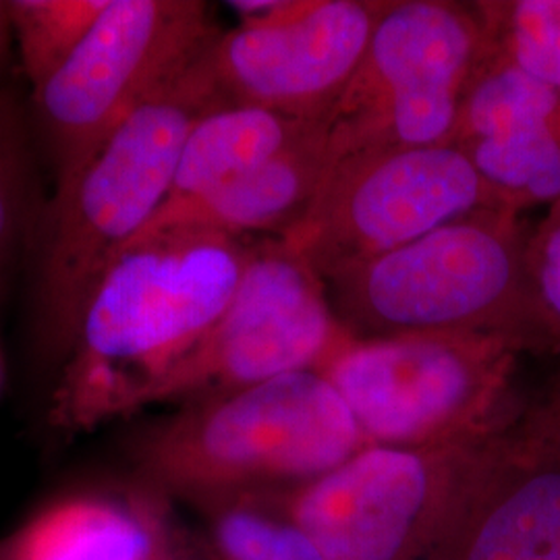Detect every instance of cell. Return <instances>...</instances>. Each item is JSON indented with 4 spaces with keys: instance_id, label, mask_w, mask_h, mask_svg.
Segmentation results:
<instances>
[{
    "instance_id": "6da1fadb",
    "label": "cell",
    "mask_w": 560,
    "mask_h": 560,
    "mask_svg": "<svg viewBox=\"0 0 560 560\" xmlns=\"http://www.w3.org/2000/svg\"><path fill=\"white\" fill-rule=\"evenodd\" d=\"M249 243L198 233L131 241L83 305L52 423L85 432L143 409L154 384L221 318Z\"/></svg>"
},
{
    "instance_id": "7a4b0ae2",
    "label": "cell",
    "mask_w": 560,
    "mask_h": 560,
    "mask_svg": "<svg viewBox=\"0 0 560 560\" xmlns=\"http://www.w3.org/2000/svg\"><path fill=\"white\" fill-rule=\"evenodd\" d=\"M370 446L318 370L179 405L131 442L138 481L191 511L316 480Z\"/></svg>"
},
{
    "instance_id": "3957f363",
    "label": "cell",
    "mask_w": 560,
    "mask_h": 560,
    "mask_svg": "<svg viewBox=\"0 0 560 560\" xmlns=\"http://www.w3.org/2000/svg\"><path fill=\"white\" fill-rule=\"evenodd\" d=\"M208 48L141 102L52 200L38 307L46 337L65 353L106 266L168 198L191 129L229 104L212 75Z\"/></svg>"
},
{
    "instance_id": "277c9868",
    "label": "cell",
    "mask_w": 560,
    "mask_h": 560,
    "mask_svg": "<svg viewBox=\"0 0 560 560\" xmlns=\"http://www.w3.org/2000/svg\"><path fill=\"white\" fill-rule=\"evenodd\" d=\"M513 208H486L324 280L353 339L499 335L523 353L525 245Z\"/></svg>"
},
{
    "instance_id": "5b68a950",
    "label": "cell",
    "mask_w": 560,
    "mask_h": 560,
    "mask_svg": "<svg viewBox=\"0 0 560 560\" xmlns=\"http://www.w3.org/2000/svg\"><path fill=\"white\" fill-rule=\"evenodd\" d=\"M520 347L499 335L430 332L351 339L322 365L372 446L476 441L521 405Z\"/></svg>"
},
{
    "instance_id": "8992f818",
    "label": "cell",
    "mask_w": 560,
    "mask_h": 560,
    "mask_svg": "<svg viewBox=\"0 0 560 560\" xmlns=\"http://www.w3.org/2000/svg\"><path fill=\"white\" fill-rule=\"evenodd\" d=\"M490 30L478 2L386 0L360 69L328 117L335 161L455 143Z\"/></svg>"
},
{
    "instance_id": "52a82bcc",
    "label": "cell",
    "mask_w": 560,
    "mask_h": 560,
    "mask_svg": "<svg viewBox=\"0 0 560 560\" xmlns=\"http://www.w3.org/2000/svg\"><path fill=\"white\" fill-rule=\"evenodd\" d=\"M219 34L200 0H110L71 59L34 90L55 196L141 102Z\"/></svg>"
},
{
    "instance_id": "ba28073f",
    "label": "cell",
    "mask_w": 560,
    "mask_h": 560,
    "mask_svg": "<svg viewBox=\"0 0 560 560\" xmlns=\"http://www.w3.org/2000/svg\"><path fill=\"white\" fill-rule=\"evenodd\" d=\"M486 208H509L459 145L381 148L337 159L279 240L322 280Z\"/></svg>"
},
{
    "instance_id": "9c48e42d",
    "label": "cell",
    "mask_w": 560,
    "mask_h": 560,
    "mask_svg": "<svg viewBox=\"0 0 560 560\" xmlns=\"http://www.w3.org/2000/svg\"><path fill=\"white\" fill-rule=\"evenodd\" d=\"M351 339L310 261L279 237L252 241L221 318L154 384L143 409L179 407L320 370Z\"/></svg>"
},
{
    "instance_id": "30bf717a",
    "label": "cell",
    "mask_w": 560,
    "mask_h": 560,
    "mask_svg": "<svg viewBox=\"0 0 560 560\" xmlns=\"http://www.w3.org/2000/svg\"><path fill=\"white\" fill-rule=\"evenodd\" d=\"M483 436L432 448L370 444L316 480L266 494L326 560H423Z\"/></svg>"
},
{
    "instance_id": "8fae6325",
    "label": "cell",
    "mask_w": 560,
    "mask_h": 560,
    "mask_svg": "<svg viewBox=\"0 0 560 560\" xmlns=\"http://www.w3.org/2000/svg\"><path fill=\"white\" fill-rule=\"evenodd\" d=\"M423 560H560V407L546 390L481 439Z\"/></svg>"
},
{
    "instance_id": "7c38bea8",
    "label": "cell",
    "mask_w": 560,
    "mask_h": 560,
    "mask_svg": "<svg viewBox=\"0 0 560 560\" xmlns=\"http://www.w3.org/2000/svg\"><path fill=\"white\" fill-rule=\"evenodd\" d=\"M386 0H295L272 23L237 25L208 48L222 98L328 120L360 69Z\"/></svg>"
},
{
    "instance_id": "4fadbf2b",
    "label": "cell",
    "mask_w": 560,
    "mask_h": 560,
    "mask_svg": "<svg viewBox=\"0 0 560 560\" xmlns=\"http://www.w3.org/2000/svg\"><path fill=\"white\" fill-rule=\"evenodd\" d=\"M332 164L328 120H314L275 159L198 203L150 222L136 240L162 233L235 241L280 237L301 221Z\"/></svg>"
},
{
    "instance_id": "5bb4252c",
    "label": "cell",
    "mask_w": 560,
    "mask_h": 560,
    "mask_svg": "<svg viewBox=\"0 0 560 560\" xmlns=\"http://www.w3.org/2000/svg\"><path fill=\"white\" fill-rule=\"evenodd\" d=\"M175 504L138 481L46 506L15 534V560H154Z\"/></svg>"
},
{
    "instance_id": "9a60e30c",
    "label": "cell",
    "mask_w": 560,
    "mask_h": 560,
    "mask_svg": "<svg viewBox=\"0 0 560 560\" xmlns=\"http://www.w3.org/2000/svg\"><path fill=\"white\" fill-rule=\"evenodd\" d=\"M314 120H301L249 104H222L201 117L183 145L161 221L212 196L275 159Z\"/></svg>"
},
{
    "instance_id": "2e32d148",
    "label": "cell",
    "mask_w": 560,
    "mask_h": 560,
    "mask_svg": "<svg viewBox=\"0 0 560 560\" xmlns=\"http://www.w3.org/2000/svg\"><path fill=\"white\" fill-rule=\"evenodd\" d=\"M194 513V534L206 560H326L268 494L212 502Z\"/></svg>"
},
{
    "instance_id": "e0dca14e",
    "label": "cell",
    "mask_w": 560,
    "mask_h": 560,
    "mask_svg": "<svg viewBox=\"0 0 560 560\" xmlns=\"http://www.w3.org/2000/svg\"><path fill=\"white\" fill-rule=\"evenodd\" d=\"M502 201L525 212L560 200V119L455 143Z\"/></svg>"
},
{
    "instance_id": "ac0fdd59",
    "label": "cell",
    "mask_w": 560,
    "mask_h": 560,
    "mask_svg": "<svg viewBox=\"0 0 560 560\" xmlns=\"http://www.w3.org/2000/svg\"><path fill=\"white\" fill-rule=\"evenodd\" d=\"M110 0H9L13 42L25 78L38 90L71 59Z\"/></svg>"
},
{
    "instance_id": "d6986e66",
    "label": "cell",
    "mask_w": 560,
    "mask_h": 560,
    "mask_svg": "<svg viewBox=\"0 0 560 560\" xmlns=\"http://www.w3.org/2000/svg\"><path fill=\"white\" fill-rule=\"evenodd\" d=\"M478 4L502 55L560 92V0H486Z\"/></svg>"
},
{
    "instance_id": "ffe728a7",
    "label": "cell",
    "mask_w": 560,
    "mask_h": 560,
    "mask_svg": "<svg viewBox=\"0 0 560 560\" xmlns=\"http://www.w3.org/2000/svg\"><path fill=\"white\" fill-rule=\"evenodd\" d=\"M523 353L560 355V200L527 235Z\"/></svg>"
},
{
    "instance_id": "44dd1931",
    "label": "cell",
    "mask_w": 560,
    "mask_h": 560,
    "mask_svg": "<svg viewBox=\"0 0 560 560\" xmlns=\"http://www.w3.org/2000/svg\"><path fill=\"white\" fill-rule=\"evenodd\" d=\"M32 138L25 110L11 90L0 92V260L21 240L34 198Z\"/></svg>"
},
{
    "instance_id": "7402d4cb",
    "label": "cell",
    "mask_w": 560,
    "mask_h": 560,
    "mask_svg": "<svg viewBox=\"0 0 560 560\" xmlns=\"http://www.w3.org/2000/svg\"><path fill=\"white\" fill-rule=\"evenodd\" d=\"M154 560H206L194 529L180 523L179 517L175 515V509L166 520Z\"/></svg>"
},
{
    "instance_id": "603a6c76",
    "label": "cell",
    "mask_w": 560,
    "mask_h": 560,
    "mask_svg": "<svg viewBox=\"0 0 560 560\" xmlns=\"http://www.w3.org/2000/svg\"><path fill=\"white\" fill-rule=\"evenodd\" d=\"M11 42H13V34H11V21H9V9H7V2L0 0V80H2V73L7 69V62H9V52H11ZM4 88L0 85V92Z\"/></svg>"
},
{
    "instance_id": "cb8c5ba5",
    "label": "cell",
    "mask_w": 560,
    "mask_h": 560,
    "mask_svg": "<svg viewBox=\"0 0 560 560\" xmlns=\"http://www.w3.org/2000/svg\"><path fill=\"white\" fill-rule=\"evenodd\" d=\"M0 560H15V534L0 538Z\"/></svg>"
},
{
    "instance_id": "d4e9b609",
    "label": "cell",
    "mask_w": 560,
    "mask_h": 560,
    "mask_svg": "<svg viewBox=\"0 0 560 560\" xmlns=\"http://www.w3.org/2000/svg\"><path fill=\"white\" fill-rule=\"evenodd\" d=\"M546 393H548V395H550V399L555 400V402L560 407V372L555 376V381L548 384Z\"/></svg>"
}]
</instances>
